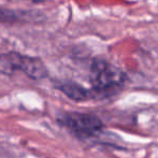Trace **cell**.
<instances>
[{"label":"cell","instance_id":"5b68a950","mask_svg":"<svg viewBox=\"0 0 158 158\" xmlns=\"http://www.w3.org/2000/svg\"><path fill=\"white\" fill-rule=\"evenodd\" d=\"M9 16H11V15H8V12H6V11L0 10V19H8V17H9Z\"/></svg>","mask_w":158,"mask_h":158},{"label":"cell","instance_id":"7a4b0ae2","mask_svg":"<svg viewBox=\"0 0 158 158\" xmlns=\"http://www.w3.org/2000/svg\"><path fill=\"white\" fill-rule=\"evenodd\" d=\"M17 71L25 73L31 80H42L48 75L45 64L40 57L28 56L17 52L0 54V74L12 75Z\"/></svg>","mask_w":158,"mask_h":158},{"label":"cell","instance_id":"3957f363","mask_svg":"<svg viewBox=\"0 0 158 158\" xmlns=\"http://www.w3.org/2000/svg\"><path fill=\"white\" fill-rule=\"evenodd\" d=\"M58 122L61 126L82 139L95 137L103 128L101 119L90 113L66 112L59 115Z\"/></svg>","mask_w":158,"mask_h":158},{"label":"cell","instance_id":"6da1fadb","mask_svg":"<svg viewBox=\"0 0 158 158\" xmlns=\"http://www.w3.org/2000/svg\"><path fill=\"white\" fill-rule=\"evenodd\" d=\"M89 81L93 86L92 96L106 97L123 87L126 75L117 67L106 60L97 59L90 66Z\"/></svg>","mask_w":158,"mask_h":158},{"label":"cell","instance_id":"277c9868","mask_svg":"<svg viewBox=\"0 0 158 158\" xmlns=\"http://www.w3.org/2000/svg\"><path fill=\"white\" fill-rule=\"evenodd\" d=\"M57 88L67 97L74 101H84L92 96V93H89L86 88L74 82H64L59 84Z\"/></svg>","mask_w":158,"mask_h":158}]
</instances>
